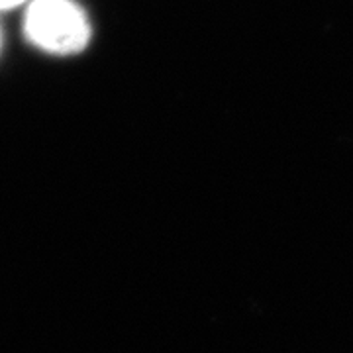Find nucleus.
Returning a JSON list of instances; mask_svg holds the SVG:
<instances>
[{"label": "nucleus", "mask_w": 353, "mask_h": 353, "mask_svg": "<svg viewBox=\"0 0 353 353\" xmlns=\"http://www.w3.org/2000/svg\"><path fill=\"white\" fill-rule=\"evenodd\" d=\"M24 36L36 50L69 57L87 50L92 26L77 0H30L24 12Z\"/></svg>", "instance_id": "obj_1"}, {"label": "nucleus", "mask_w": 353, "mask_h": 353, "mask_svg": "<svg viewBox=\"0 0 353 353\" xmlns=\"http://www.w3.org/2000/svg\"><path fill=\"white\" fill-rule=\"evenodd\" d=\"M30 0H0V12H6V10H12L18 6H26Z\"/></svg>", "instance_id": "obj_2"}]
</instances>
